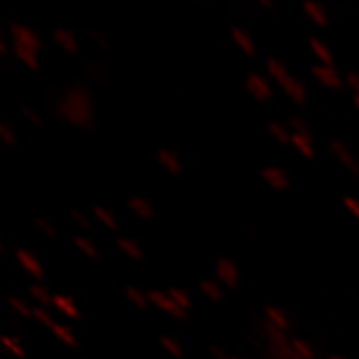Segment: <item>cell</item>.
I'll return each instance as SVG.
<instances>
[{"label": "cell", "mask_w": 359, "mask_h": 359, "mask_svg": "<svg viewBox=\"0 0 359 359\" xmlns=\"http://www.w3.org/2000/svg\"><path fill=\"white\" fill-rule=\"evenodd\" d=\"M56 116L76 128L88 130L94 126V100L84 84H74L54 102Z\"/></svg>", "instance_id": "cell-1"}, {"label": "cell", "mask_w": 359, "mask_h": 359, "mask_svg": "<svg viewBox=\"0 0 359 359\" xmlns=\"http://www.w3.org/2000/svg\"><path fill=\"white\" fill-rule=\"evenodd\" d=\"M8 28H10V34H12V42H18V44L30 48V50H34V52H40V50H42L40 38H38L30 28H26V26L16 24V22H10Z\"/></svg>", "instance_id": "cell-2"}, {"label": "cell", "mask_w": 359, "mask_h": 359, "mask_svg": "<svg viewBox=\"0 0 359 359\" xmlns=\"http://www.w3.org/2000/svg\"><path fill=\"white\" fill-rule=\"evenodd\" d=\"M148 299H150L156 308H160V310L172 313V315H174V317H178V319H184V317H186V311L182 310L180 306H176V301H174L170 295L162 293V291H156V289L148 291Z\"/></svg>", "instance_id": "cell-3"}, {"label": "cell", "mask_w": 359, "mask_h": 359, "mask_svg": "<svg viewBox=\"0 0 359 359\" xmlns=\"http://www.w3.org/2000/svg\"><path fill=\"white\" fill-rule=\"evenodd\" d=\"M215 273H217V278H219V282L224 284V286L228 287H236L238 286V267H236V263L232 262V260H228V258H219L217 263H215Z\"/></svg>", "instance_id": "cell-4"}, {"label": "cell", "mask_w": 359, "mask_h": 359, "mask_svg": "<svg viewBox=\"0 0 359 359\" xmlns=\"http://www.w3.org/2000/svg\"><path fill=\"white\" fill-rule=\"evenodd\" d=\"M329 152L334 154L335 158L343 164V166L347 168L349 172H353L355 176H359V164H357V160L349 154V150L345 148V144L343 142H339V140H332L329 142Z\"/></svg>", "instance_id": "cell-5"}, {"label": "cell", "mask_w": 359, "mask_h": 359, "mask_svg": "<svg viewBox=\"0 0 359 359\" xmlns=\"http://www.w3.org/2000/svg\"><path fill=\"white\" fill-rule=\"evenodd\" d=\"M245 86H247V90L252 92V96H256L260 102H265V100L271 98V88H269V84L263 80L262 76H258V74H250L247 80H245Z\"/></svg>", "instance_id": "cell-6"}, {"label": "cell", "mask_w": 359, "mask_h": 359, "mask_svg": "<svg viewBox=\"0 0 359 359\" xmlns=\"http://www.w3.org/2000/svg\"><path fill=\"white\" fill-rule=\"evenodd\" d=\"M262 178L273 190L278 191H284L289 188V180H287L286 172H282L278 168H265V170H262Z\"/></svg>", "instance_id": "cell-7"}, {"label": "cell", "mask_w": 359, "mask_h": 359, "mask_svg": "<svg viewBox=\"0 0 359 359\" xmlns=\"http://www.w3.org/2000/svg\"><path fill=\"white\" fill-rule=\"evenodd\" d=\"M311 72H313L315 78H319L321 84H325L329 88H341V84H343L334 66H313Z\"/></svg>", "instance_id": "cell-8"}, {"label": "cell", "mask_w": 359, "mask_h": 359, "mask_svg": "<svg viewBox=\"0 0 359 359\" xmlns=\"http://www.w3.org/2000/svg\"><path fill=\"white\" fill-rule=\"evenodd\" d=\"M16 260L20 262L24 269L30 273V275H34L36 280H44V273H42V265L36 262V258L32 256V254H28V252H22V250H18L16 252Z\"/></svg>", "instance_id": "cell-9"}, {"label": "cell", "mask_w": 359, "mask_h": 359, "mask_svg": "<svg viewBox=\"0 0 359 359\" xmlns=\"http://www.w3.org/2000/svg\"><path fill=\"white\" fill-rule=\"evenodd\" d=\"M52 38H54V42H56L58 46L64 48L66 52H70V54H76V52H78V42H76V38L72 36L70 32H66V30H62V28H56V30L52 32Z\"/></svg>", "instance_id": "cell-10"}, {"label": "cell", "mask_w": 359, "mask_h": 359, "mask_svg": "<svg viewBox=\"0 0 359 359\" xmlns=\"http://www.w3.org/2000/svg\"><path fill=\"white\" fill-rule=\"evenodd\" d=\"M12 48H14L16 58H18L22 64H26V66L32 68V70H38V60H36V52H34V50L22 46V44H18V42H12Z\"/></svg>", "instance_id": "cell-11"}, {"label": "cell", "mask_w": 359, "mask_h": 359, "mask_svg": "<svg viewBox=\"0 0 359 359\" xmlns=\"http://www.w3.org/2000/svg\"><path fill=\"white\" fill-rule=\"evenodd\" d=\"M284 90L287 92V96H291V100L295 104H303L306 102V88H303V84L299 80H295V78L289 76L287 82L284 84Z\"/></svg>", "instance_id": "cell-12"}, {"label": "cell", "mask_w": 359, "mask_h": 359, "mask_svg": "<svg viewBox=\"0 0 359 359\" xmlns=\"http://www.w3.org/2000/svg\"><path fill=\"white\" fill-rule=\"evenodd\" d=\"M158 160H160V164L166 168L170 174H174V176L182 174V166H180L176 154H172L170 150H158Z\"/></svg>", "instance_id": "cell-13"}, {"label": "cell", "mask_w": 359, "mask_h": 359, "mask_svg": "<svg viewBox=\"0 0 359 359\" xmlns=\"http://www.w3.org/2000/svg\"><path fill=\"white\" fill-rule=\"evenodd\" d=\"M128 206L132 208L134 214H138L142 219H152V217H154L152 206H150L144 198H130V200H128Z\"/></svg>", "instance_id": "cell-14"}, {"label": "cell", "mask_w": 359, "mask_h": 359, "mask_svg": "<svg viewBox=\"0 0 359 359\" xmlns=\"http://www.w3.org/2000/svg\"><path fill=\"white\" fill-rule=\"evenodd\" d=\"M303 10L311 16V20L319 26H325L327 24V16H325V10L317 4V2H311V0H306L303 2Z\"/></svg>", "instance_id": "cell-15"}, {"label": "cell", "mask_w": 359, "mask_h": 359, "mask_svg": "<svg viewBox=\"0 0 359 359\" xmlns=\"http://www.w3.org/2000/svg\"><path fill=\"white\" fill-rule=\"evenodd\" d=\"M263 313H265V317L269 319V321H273L280 329H289L291 327V321L287 319V315L284 313V311H280V310H275V308H271V306H267L265 310H263Z\"/></svg>", "instance_id": "cell-16"}, {"label": "cell", "mask_w": 359, "mask_h": 359, "mask_svg": "<svg viewBox=\"0 0 359 359\" xmlns=\"http://www.w3.org/2000/svg\"><path fill=\"white\" fill-rule=\"evenodd\" d=\"M267 72H269V76H271L278 84H282V86L286 84L287 78H289V76H287V72H286V66H284L282 62L273 60V58H269V60H267Z\"/></svg>", "instance_id": "cell-17"}, {"label": "cell", "mask_w": 359, "mask_h": 359, "mask_svg": "<svg viewBox=\"0 0 359 359\" xmlns=\"http://www.w3.org/2000/svg\"><path fill=\"white\" fill-rule=\"evenodd\" d=\"M232 36H234V40H236V44H238L247 56H256V48L252 44V40H250V36L243 32V30H239V28H232Z\"/></svg>", "instance_id": "cell-18"}, {"label": "cell", "mask_w": 359, "mask_h": 359, "mask_svg": "<svg viewBox=\"0 0 359 359\" xmlns=\"http://www.w3.org/2000/svg\"><path fill=\"white\" fill-rule=\"evenodd\" d=\"M291 347H293L303 359H319L317 351L311 347L308 341H303V339H299V337H291Z\"/></svg>", "instance_id": "cell-19"}, {"label": "cell", "mask_w": 359, "mask_h": 359, "mask_svg": "<svg viewBox=\"0 0 359 359\" xmlns=\"http://www.w3.org/2000/svg\"><path fill=\"white\" fill-rule=\"evenodd\" d=\"M54 308H58L64 315H68L72 319H76L80 315L78 310H76V306L72 303L68 297H64V295H54Z\"/></svg>", "instance_id": "cell-20"}, {"label": "cell", "mask_w": 359, "mask_h": 359, "mask_svg": "<svg viewBox=\"0 0 359 359\" xmlns=\"http://www.w3.org/2000/svg\"><path fill=\"white\" fill-rule=\"evenodd\" d=\"M310 46L315 52V56L323 62V66H332V54H329V50L325 48L323 42H319L317 38H310Z\"/></svg>", "instance_id": "cell-21"}, {"label": "cell", "mask_w": 359, "mask_h": 359, "mask_svg": "<svg viewBox=\"0 0 359 359\" xmlns=\"http://www.w3.org/2000/svg\"><path fill=\"white\" fill-rule=\"evenodd\" d=\"M118 245L122 252H126L130 258H134V260H144L142 252H140V247L132 241V239H126V238H118Z\"/></svg>", "instance_id": "cell-22"}, {"label": "cell", "mask_w": 359, "mask_h": 359, "mask_svg": "<svg viewBox=\"0 0 359 359\" xmlns=\"http://www.w3.org/2000/svg\"><path fill=\"white\" fill-rule=\"evenodd\" d=\"M126 295H128V299H130L132 303H136L138 308H142V310H146V308H148V293H142L140 289H136V287L128 286V287H126Z\"/></svg>", "instance_id": "cell-23"}, {"label": "cell", "mask_w": 359, "mask_h": 359, "mask_svg": "<svg viewBox=\"0 0 359 359\" xmlns=\"http://www.w3.org/2000/svg\"><path fill=\"white\" fill-rule=\"evenodd\" d=\"M30 293H32V297L38 301V303H42L44 308H48V306H54V297L48 293L46 287L42 286H32V289H30Z\"/></svg>", "instance_id": "cell-24"}, {"label": "cell", "mask_w": 359, "mask_h": 359, "mask_svg": "<svg viewBox=\"0 0 359 359\" xmlns=\"http://www.w3.org/2000/svg\"><path fill=\"white\" fill-rule=\"evenodd\" d=\"M291 144H293V146H295V148H297V150H299L306 158H310V160L313 158V148H311V142L310 140H306L303 136H299V134H295V132H293V134H291Z\"/></svg>", "instance_id": "cell-25"}, {"label": "cell", "mask_w": 359, "mask_h": 359, "mask_svg": "<svg viewBox=\"0 0 359 359\" xmlns=\"http://www.w3.org/2000/svg\"><path fill=\"white\" fill-rule=\"evenodd\" d=\"M50 332L56 335L58 339H62L66 345H70V347L76 345V339H74V335L70 334V329H68V327H64V325H60V323H54V325L50 327Z\"/></svg>", "instance_id": "cell-26"}, {"label": "cell", "mask_w": 359, "mask_h": 359, "mask_svg": "<svg viewBox=\"0 0 359 359\" xmlns=\"http://www.w3.org/2000/svg\"><path fill=\"white\" fill-rule=\"evenodd\" d=\"M92 212H94V215L106 226V228H110V230H116V228H118V224H116V219L112 217V214H108L102 206H92Z\"/></svg>", "instance_id": "cell-27"}, {"label": "cell", "mask_w": 359, "mask_h": 359, "mask_svg": "<svg viewBox=\"0 0 359 359\" xmlns=\"http://www.w3.org/2000/svg\"><path fill=\"white\" fill-rule=\"evenodd\" d=\"M267 128H269V134H271V136H273V138H275L280 144H287V142L291 144V134H287V130L284 128V126H280V124L271 122Z\"/></svg>", "instance_id": "cell-28"}, {"label": "cell", "mask_w": 359, "mask_h": 359, "mask_svg": "<svg viewBox=\"0 0 359 359\" xmlns=\"http://www.w3.org/2000/svg\"><path fill=\"white\" fill-rule=\"evenodd\" d=\"M200 289H202L204 295H208V297H210L212 301H215V303L222 301V289L215 286L214 282H202V284H200Z\"/></svg>", "instance_id": "cell-29"}, {"label": "cell", "mask_w": 359, "mask_h": 359, "mask_svg": "<svg viewBox=\"0 0 359 359\" xmlns=\"http://www.w3.org/2000/svg\"><path fill=\"white\" fill-rule=\"evenodd\" d=\"M168 295L176 301V306H180L182 310L186 311V310H190L191 308V303H190V299H188V295L184 293V291H180V289H176V287H170V291H168Z\"/></svg>", "instance_id": "cell-30"}, {"label": "cell", "mask_w": 359, "mask_h": 359, "mask_svg": "<svg viewBox=\"0 0 359 359\" xmlns=\"http://www.w3.org/2000/svg\"><path fill=\"white\" fill-rule=\"evenodd\" d=\"M289 126L295 130V134H299V136H303L306 140H310L311 142V130H310V126L303 122V120H299V118H289Z\"/></svg>", "instance_id": "cell-31"}, {"label": "cell", "mask_w": 359, "mask_h": 359, "mask_svg": "<svg viewBox=\"0 0 359 359\" xmlns=\"http://www.w3.org/2000/svg\"><path fill=\"white\" fill-rule=\"evenodd\" d=\"M74 243H76V247H80L88 258H98V252L94 250V245L88 241L86 238H80V236H74Z\"/></svg>", "instance_id": "cell-32"}, {"label": "cell", "mask_w": 359, "mask_h": 359, "mask_svg": "<svg viewBox=\"0 0 359 359\" xmlns=\"http://www.w3.org/2000/svg\"><path fill=\"white\" fill-rule=\"evenodd\" d=\"M160 343H162V347L170 351L174 357H182V349H180V345L174 341V339H170V337H160Z\"/></svg>", "instance_id": "cell-33"}, {"label": "cell", "mask_w": 359, "mask_h": 359, "mask_svg": "<svg viewBox=\"0 0 359 359\" xmlns=\"http://www.w3.org/2000/svg\"><path fill=\"white\" fill-rule=\"evenodd\" d=\"M8 303H10V306H12L14 310L18 311V313H20L22 317H30V315H32V311H34V310H30V308H28V306H26L24 301L16 299V297H8Z\"/></svg>", "instance_id": "cell-34"}, {"label": "cell", "mask_w": 359, "mask_h": 359, "mask_svg": "<svg viewBox=\"0 0 359 359\" xmlns=\"http://www.w3.org/2000/svg\"><path fill=\"white\" fill-rule=\"evenodd\" d=\"M86 68H88V72L92 74V78H94V80H98V82H104V80H106V72L102 70L100 62H90Z\"/></svg>", "instance_id": "cell-35"}, {"label": "cell", "mask_w": 359, "mask_h": 359, "mask_svg": "<svg viewBox=\"0 0 359 359\" xmlns=\"http://www.w3.org/2000/svg\"><path fill=\"white\" fill-rule=\"evenodd\" d=\"M0 138H2V142L6 144V146H14L16 144V138H14L12 130L6 124H0Z\"/></svg>", "instance_id": "cell-36"}, {"label": "cell", "mask_w": 359, "mask_h": 359, "mask_svg": "<svg viewBox=\"0 0 359 359\" xmlns=\"http://www.w3.org/2000/svg\"><path fill=\"white\" fill-rule=\"evenodd\" d=\"M32 315H34L42 325H46V327H52V325H54V319H52L44 310H40V308H36V310L32 311Z\"/></svg>", "instance_id": "cell-37"}, {"label": "cell", "mask_w": 359, "mask_h": 359, "mask_svg": "<svg viewBox=\"0 0 359 359\" xmlns=\"http://www.w3.org/2000/svg\"><path fill=\"white\" fill-rule=\"evenodd\" d=\"M36 226H38L42 232H46L50 238H58V232H56V230L50 226V222H46L44 217H36Z\"/></svg>", "instance_id": "cell-38"}, {"label": "cell", "mask_w": 359, "mask_h": 359, "mask_svg": "<svg viewBox=\"0 0 359 359\" xmlns=\"http://www.w3.org/2000/svg\"><path fill=\"white\" fill-rule=\"evenodd\" d=\"M2 345H4V347H8V349H10L14 355H18V357H24V351L20 349V347H18V343H14V341H12L8 335H4V337H2Z\"/></svg>", "instance_id": "cell-39"}, {"label": "cell", "mask_w": 359, "mask_h": 359, "mask_svg": "<svg viewBox=\"0 0 359 359\" xmlns=\"http://www.w3.org/2000/svg\"><path fill=\"white\" fill-rule=\"evenodd\" d=\"M20 110H22V114H24V116H26L28 120H30V122H34V126L42 128V120H40V116H38V114H36V112H34L32 108H28V106H22Z\"/></svg>", "instance_id": "cell-40"}, {"label": "cell", "mask_w": 359, "mask_h": 359, "mask_svg": "<svg viewBox=\"0 0 359 359\" xmlns=\"http://www.w3.org/2000/svg\"><path fill=\"white\" fill-rule=\"evenodd\" d=\"M70 215H72V219H74V222H78V224H80L82 228H86V230H92V226H90V222H88V219H86L84 215L80 214L78 210H72Z\"/></svg>", "instance_id": "cell-41"}, {"label": "cell", "mask_w": 359, "mask_h": 359, "mask_svg": "<svg viewBox=\"0 0 359 359\" xmlns=\"http://www.w3.org/2000/svg\"><path fill=\"white\" fill-rule=\"evenodd\" d=\"M343 204H345V208H347V210L359 219V202L357 200H353V198H345Z\"/></svg>", "instance_id": "cell-42"}, {"label": "cell", "mask_w": 359, "mask_h": 359, "mask_svg": "<svg viewBox=\"0 0 359 359\" xmlns=\"http://www.w3.org/2000/svg\"><path fill=\"white\" fill-rule=\"evenodd\" d=\"M345 80H347V84L351 86V90L355 92V96H359V74H353V72H351V74H347Z\"/></svg>", "instance_id": "cell-43"}, {"label": "cell", "mask_w": 359, "mask_h": 359, "mask_svg": "<svg viewBox=\"0 0 359 359\" xmlns=\"http://www.w3.org/2000/svg\"><path fill=\"white\" fill-rule=\"evenodd\" d=\"M90 36H92V38H94L96 42H98V44H100V46H102V48H108V44H106V40H104V38H102V36H100V34H96L94 30H92V32H90Z\"/></svg>", "instance_id": "cell-44"}, {"label": "cell", "mask_w": 359, "mask_h": 359, "mask_svg": "<svg viewBox=\"0 0 359 359\" xmlns=\"http://www.w3.org/2000/svg\"><path fill=\"white\" fill-rule=\"evenodd\" d=\"M212 353H214L215 357L217 359H228V355H226V351H222V349H219V347H212Z\"/></svg>", "instance_id": "cell-45"}, {"label": "cell", "mask_w": 359, "mask_h": 359, "mask_svg": "<svg viewBox=\"0 0 359 359\" xmlns=\"http://www.w3.org/2000/svg\"><path fill=\"white\" fill-rule=\"evenodd\" d=\"M355 106L359 108V96H355Z\"/></svg>", "instance_id": "cell-46"}, {"label": "cell", "mask_w": 359, "mask_h": 359, "mask_svg": "<svg viewBox=\"0 0 359 359\" xmlns=\"http://www.w3.org/2000/svg\"><path fill=\"white\" fill-rule=\"evenodd\" d=\"M329 359H341V357H329Z\"/></svg>", "instance_id": "cell-47"}, {"label": "cell", "mask_w": 359, "mask_h": 359, "mask_svg": "<svg viewBox=\"0 0 359 359\" xmlns=\"http://www.w3.org/2000/svg\"><path fill=\"white\" fill-rule=\"evenodd\" d=\"M234 359H238V357H234Z\"/></svg>", "instance_id": "cell-48"}]
</instances>
